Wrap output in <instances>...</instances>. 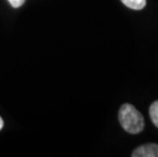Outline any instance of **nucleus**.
Listing matches in <instances>:
<instances>
[{
  "mask_svg": "<svg viewBox=\"0 0 158 157\" xmlns=\"http://www.w3.org/2000/svg\"><path fill=\"white\" fill-rule=\"evenodd\" d=\"M149 115L154 126L158 129V100L154 101L149 108Z\"/></svg>",
  "mask_w": 158,
  "mask_h": 157,
  "instance_id": "nucleus-4",
  "label": "nucleus"
},
{
  "mask_svg": "<svg viewBox=\"0 0 158 157\" xmlns=\"http://www.w3.org/2000/svg\"><path fill=\"white\" fill-rule=\"evenodd\" d=\"M127 7L135 9V10H140L146 6V0H120Z\"/></svg>",
  "mask_w": 158,
  "mask_h": 157,
  "instance_id": "nucleus-3",
  "label": "nucleus"
},
{
  "mask_svg": "<svg viewBox=\"0 0 158 157\" xmlns=\"http://www.w3.org/2000/svg\"><path fill=\"white\" fill-rule=\"evenodd\" d=\"M26 0H8V2L10 3V5L12 7L18 8L19 6H22L23 3H25Z\"/></svg>",
  "mask_w": 158,
  "mask_h": 157,
  "instance_id": "nucleus-5",
  "label": "nucleus"
},
{
  "mask_svg": "<svg viewBox=\"0 0 158 157\" xmlns=\"http://www.w3.org/2000/svg\"><path fill=\"white\" fill-rule=\"evenodd\" d=\"M133 157H158V144L150 143L138 147L132 153Z\"/></svg>",
  "mask_w": 158,
  "mask_h": 157,
  "instance_id": "nucleus-2",
  "label": "nucleus"
},
{
  "mask_svg": "<svg viewBox=\"0 0 158 157\" xmlns=\"http://www.w3.org/2000/svg\"><path fill=\"white\" fill-rule=\"evenodd\" d=\"M3 128V119H2V118L0 116V130H1Z\"/></svg>",
  "mask_w": 158,
  "mask_h": 157,
  "instance_id": "nucleus-6",
  "label": "nucleus"
},
{
  "mask_svg": "<svg viewBox=\"0 0 158 157\" xmlns=\"http://www.w3.org/2000/svg\"><path fill=\"white\" fill-rule=\"evenodd\" d=\"M118 121L124 131L133 135L141 133L145 126L143 115L129 103L122 105L118 112Z\"/></svg>",
  "mask_w": 158,
  "mask_h": 157,
  "instance_id": "nucleus-1",
  "label": "nucleus"
}]
</instances>
